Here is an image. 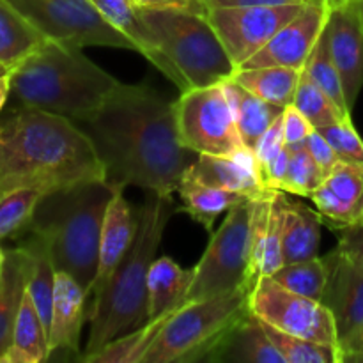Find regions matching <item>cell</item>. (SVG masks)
<instances>
[{
  "label": "cell",
  "mask_w": 363,
  "mask_h": 363,
  "mask_svg": "<svg viewBox=\"0 0 363 363\" xmlns=\"http://www.w3.org/2000/svg\"><path fill=\"white\" fill-rule=\"evenodd\" d=\"M318 0H202L206 11L216 7H257V6H291V4H308Z\"/></svg>",
  "instance_id": "f6af8a7d"
},
{
  "label": "cell",
  "mask_w": 363,
  "mask_h": 363,
  "mask_svg": "<svg viewBox=\"0 0 363 363\" xmlns=\"http://www.w3.org/2000/svg\"><path fill=\"white\" fill-rule=\"evenodd\" d=\"M174 311L165 312V314L158 315L155 319H149L145 325L138 326L133 332L126 333L123 337H117L116 340L106 344L103 350L92 357L85 358V363H142L147 351L151 350L152 344L158 339L160 332L163 330L165 323L169 321L170 315L176 312Z\"/></svg>",
  "instance_id": "1f68e13d"
},
{
  "label": "cell",
  "mask_w": 363,
  "mask_h": 363,
  "mask_svg": "<svg viewBox=\"0 0 363 363\" xmlns=\"http://www.w3.org/2000/svg\"><path fill=\"white\" fill-rule=\"evenodd\" d=\"M301 71L282 66L236 67L233 78L252 94L272 105L286 108L294 99Z\"/></svg>",
  "instance_id": "f1b7e54d"
},
{
  "label": "cell",
  "mask_w": 363,
  "mask_h": 363,
  "mask_svg": "<svg viewBox=\"0 0 363 363\" xmlns=\"http://www.w3.org/2000/svg\"><path fill=\"white\" fill-rule=\"evenodd\" d=\"M138 13L188 89L209 87L233 77L236 66L206 14L140 7Z\"/></svg>",
  "instance_id": "52a82bcc"
},
{
  "label": "cell",
  "mask_w": 363,
  "mask_h": 363,
  "mask_svg": "<svg viewBox=\"0 0 363 363\" xmlns=\"http://www.w3.org/2000/svg\"><path fill=\"white\" fill-rule=\"evenodd\" d=\"M301 71L314 84H318L344 112L351 113L350 105L346 101V94H344V85L342 80H340L339 69H337L335 62L332 59V53H330L328 38H326L325 28H323L321 35H319L318 43H315L314 50H312L311 57L307 59Z\"/></svg>",
  "instance_id": "d590c367"
},
{
  "label": "cell",
  "mask_w": 363,
  "mask_h": 363,
  "mask_svg": "<svg viewBox=\"0 0 363 363\" xmlns=\"http://www.w3.org/2000/svg\"><path fill=\"white\" fill-rule=\"evenodd\" d=\"M91 2L98 7L99 13L117 30L128 35L137 45L138 53H142L156 69L162 71L181 92L188 91V84L184 82V78L177 73L174 64L167 59L165 53L156 45L155 38H152V32L149 30L145 21L142 20L140 13H138V7L131 0H91Z\"/></svg>",
  "instance_id": "44dd1931"
},
{
  "label": "cell",
  "mask_w": 363,
  "mask_h": 363,
  "mask_svg": "<svg viewBox=\"0 0 363 363\" xmlns=\"http://www.w3.org/2000/svg\"><path fill=\"white\" fill-rule=\"evenodd\" d=\"M91 179H106V170L74 121L30 106L0 117V195L20 188L48 194Z\"/></svg>",
  "instance_id": "7a4b0ae2"
},
{
  "label": "cell",
  "mask_w": 363,
  "mask_h": 363,
  "mask_svg": "<svg viewBox=\"0 0 363 363\" xmlns=\"http://www.w3.org/2000/svg\"><path fill=\"white\" fill-rule=\"evenodd\" d=\"M4 261H6V252H4L2 247H0V268H2Z\"/></svg>",
  "instance_id": "f907efd6"
},
{
  "label": "cell",
  "mask_w": 363,
  "mask_h": 363,
  "mask_svg": "<svg viewBox=\"0 0 363 363\" xmlns=\"http://www.w3.org/2000/svg\"><path fill=\"white\" fill-rule=\"evenodd\" d=\"M318 2L323 4V6H326L330 9V7L340 6V4H346V2H350V0H318Z\"/></svg>",
  "instance_id": "7dc6e473"
},
{
  "label": "cell",
  "mask_w": 363,
  "mask_h": 363,
  "mask_svg": "<svg viewBox=\"0 0 363 363\" xmlns=\"http://www.w3.org/2000/svg\"><path fill=\"white\" fill-rule=\"evenodd\" d=\"M354 4H357L358 13H360V18H362V25H363V0H354Z\"/></svg>",
  "instance_id": "c3c4849f"
},
{
  "label": "cell",
  "mask_w": 363,
  "mask_h": 363,
  "mask_svg": "<svg viewBox=\"0 0 363 363\" xmlns=\"http://www.w3.org/2000/svg\"><path fill=\"white\" fill-rule=\"evenodd\" d=\"M46 39L85 46H110L138 52L128 35L117 30L91 0H6Z\"/></svg>",
  "instance_id": "9c48e42d"
},
{
  "label": "cell",
  "mask_w": 363,
  "mask_h": 363,
  "mask_svg": "<svg viewBox=\"0 0 363 363\" xmlns=\"http://www.w3.org/2000/svg\"><path fill=\"white\" fill-rule=\"evenodd\" d=\"M21 247L27 250L30 257V268H28L27 291L41 315L43 323L46 326V332H50V321H52V305H53V289H55V275L57 268L53 264L52 254L38 234L30 233V238L21 243Z\"/></svg>",
  "instance_id": "f546056e"
},
{
  "label": "cell",
  "mask_w": 363,
  "mask_h": 363,
  "mask_svg": "<svg viewBox=\"0 0 363 363\" xmlns=\"http://www.w3.org/2000/svg\"><path fill=\"white\" fill-rule=\"evenodd\" d=\"M272 279L293 293L321 301L328 279V268L325 259L318 255L307 261L286 262L282 268L273 273Z\"/></svg>",
  "instance_id": "836d02e7"
},
{
  "label": "cell",
  "mask_w": 363,
  "mask_h": 363,
  "mask_svg": "<svg viewBox=\"0 0 363 363\" xmlns=\"http://www.w3.org/2000/svg\"><path fill=\"white\" fill-rule=\"evenodd\" d=\"M325 30L346 101L353 110L363 87V25L354 0L330 7Z\"/></svg>",
  "instance_id": "9a60e30c"
},
{
  "label": "cell",
  "mask_w": 363,
  "mask_h": 363,
  "mask_svg": "<svg viewBox=\"0 0 363 363\" xmlns=\"http://www.w3.org/2000/svg\"><path fill=\"white\" fill-rule=\"evenodd\" d=\"M123 82L92 62L80 46L46 39L11 71V94L21 106L80 123L103 105Z\"/></svg>",
  "instance_id": "277c9868"
},
{
  "label": "cell",
  "mask_w": 363,
  "mask_h": 363,
  "mask_svg": "<svg viewBox=\"0 0 363 363\" xmlns=\"http://www.w3.org/2000/svg\"><path fill=\"white\" fill-rule=\"evenodd\" d=\"M194 275V268H181L169 255L156 257L147 275L149 319H155L165 312L183 307L188 301Z\"/></svg>",
  "instance_id": "cb8c5ba5"
},
{
  "label": "cell",
  "mask_w": 363,
  "mask_h": 363,
  "mask_svg": "<svg viewBox=\"0 0 363 363\" xmlns=\"http://www.w3.org/2000/svg\"><path fill=\"white\" fill-rule=\"evenodd\" d=\"M250 218L252 201L227 211L218 230L211 234L201 261L194 266L188 301L206 300L250 287Z\"/></svg>",
  "instance_id": "ba28073f"
},
{
  "label": "cell",
  "mask_w": 363,
  "mask_h": 363,
  "mask_svg": "<svg viewBox=\"0 0 363 363\" xmlns=\"http://www.w3.org/2000/svg\"><path fill=\"white\" fill-rule=\"evenodd\" d=\"M135 234H137V215H133L130 202L124 197V188L116 184V190L106 208L105 220H103L98 273H96L92 294L98 293L108 282L112 273L116 272L126 252L133 245Z\"/></svg>",
  "instance_id": "ffe728a7"
},
{
  "label": "cell",
  "mask_w": 363,
  "mask_h": 363,
  "mask_svg": "<svg viewBox=\"0 0 363 363\" xmlns=\"http://www.w3.org/2000/svg\"><path fill=\"white\" fill-rule=\"evenodd\" d=\"M323 216L301 202L282 195V247L286 262L307 261L319 255Z\"/></svg>",
  "instance_id": "603a6c76"
},
{
  "label": "cell",
  "mask_w": 363,
  "mask_h": 363,
  "mask_svg": "<svg viewBox=\"0 0 363 363\" xmlns=\"http://www.w3.org/2000/svg\"><path fill=\"white\" fill-rule=\"evenodd\" d=\"M206 363H284V358L269 340L261 319L250 311L230 328Z\"/></svg>",
  "instance_id": "7402d4cb"
},
{
  "label": "cell",
  "mask_w": 363,
  "mask_h": 363,
  "mask_svg": "<svg viewBox=\"0 0 363 363\" xmlns=\"http://www.w3.org/2000/svg\"><path fill=\"white\" fill-rule=\"evenodd\" d=\"M282 195L272 190L252 201L250 218V284L272 277L286 264L282 247Z\"/></svg>",
  "instance_id": "2e32d148"
},
{
  "label": "cell",
  "mask_w": 363,
  "mask_h": 363,
  "mask_svg": "<svg viewBox=\"0 0 363 363\" xmlns=\"http://www.w3.org/2000/svg\"><path fill=\"white\" fill-rule=\"evenodd\" d=\"M305 145H307L312 160H314L319 172H321L323 179H325V177L330 176L332 170L339 165L340 162L339 156H337V152L333 151L332 145L328 144V140H326L318 130H314L311 135H308V138L305 140Z\"/></svg>",
  "instance_id": "60d3db41"
},
{
  "label": "cell",
  "mask_w": 363,
  "mask_h": 363,
  "mask_svg": "<svg viewBox=\"0 0 363 363\" xmlns=\"http://www.w3.org/2000/svg\"><path fill=\"white\" fill-rule=\"evenodd\" d=\"M11 96V73L6 77H0V112L6 106L7 99Z\"/></svg>",
  "instance_id": "bcb514c9"
},
{
  "label": "cell",
  "mask_w": 363,
  "mask_h": 363,
  "mask_svg": "<svg viewBox=\"0 0 363 363\" xmlns=\"http://www.w3.org/2000/svg\"><path fill=\"white\" fill-rule=\"evenodd\" d=\"M284 113V112H282ZM286 137H284V119L282 116L264 131V133L259 137V140L255 142V145L252 147L255 158H257L259 170L264 163H268L273 156L279 155L284 147H286Z\"/></svg>",
  "instance_id": "ab89813d"
},
{
  "label": "cell",
  "mask_w": 363,
  "mask_h": 363,
  "mask_svg": "<svg viewBox=\"0 0 363 363\" xmlns=\"http://www.w3.org/2000/svg\"><path fill=\"white\" fill-rule=\"evenodd\" d=\"M11 71H13V69H9V67H6V66H2V64H0V77H6V74H9Z\"/></svg>",
  "instance_id": "681fc988"
},
{
  "label": "cell",
  "mask_w": 363,
  "mask_h": 363,
  "mask_svg": "<svg viewBox=\"0 0 363 363\" xmlns=\"http://www.w3.org/2000/svg\"><path fill=\"white\" fill-rule=\"evenodd\" d=\"M262 325L273 346L284 358V363H339V354L333 347L280 332L266 323Z\"/></svg>",
  "instance_id": "8d00e7d4"
},
{
  "label": "cell",
  "mask_w": 363,
  "mask_h": 363,
  "mask_svg": "<svg viewBox=\"0 0 363 363\" xmlns=\"http://www.w3.org/2000/svg\"><path fill=\"white\" fill-rule=\"evenodd\" d=\"M89 293L69 273L57 272L53 289L52 321H50V358L55 353H73L82 358V328L87 315Z\"/></svg>",
  "instance_id": "ac0fdd59"
},
{
  "label": "cell",
  "mask_w": 363,
  "mask_h": 363,
  "mask_svg": "<svg viewBox=\"0 0 363 363\" xmlns=\"http://www.w3.org/2000/svg\"><path fill=\"white\" fill-rule=\"evenodd\" d=\"M323 183V176L312 160L305 142L289 145V165L282 191L298 197H308Z\"/></svg>",
  "instance_id": "74e56055"
},
{
  "label": "cell",
  "mask_w": 363,
  "mask_h": 363,
  "mask_svg": "<svg viewBox=\"0 0 363 363\" xmlns=\"http://www.w3.org/2000/svg\"><path fill=\"white\" fill-rule=\"evenodd\" d=\"M179 140L195 155L234 156L247 149L222 84L194 87L176 99Z\"/></svg>",
  "instance_id": "30bf717a"
},
{
  "label": "cell",
  "mask_w": 363,
  "mask_h": 363,
  "mask_svg": "<svg viewBox=\"0 0 363 363\" xmlns=\"http://www.w3.org/2000/svg\"><path fill=\"white\" fill-rule=\"evenodd\" d=\"M282 119H284V137H286L287 145L305 142L308 138V135L315 130V128L308 123L307 117H305L303 113L293 105V103L284 108Z\"/></svg>",
  "instance_id": "7bdbcfd3"
},
{
  "label": "cell",
  "mask_w": 363,
  "mask_h": 363,
  "mask_svg": "<svg viewBox=\"0 0 363 363\" xmlns=\"http://www.w3.org/2000/svg\"><path fill=\"white\" fill-rule=\"evenodd\" d=\"M326 16V6L319 2L305 4L300 13L269 39L268 45L240 67L282 66L301 71L325 28Z\"/></svg>",
  "instance_id": "5bb4252c"
},
{
  "label": "cell",
  "mask_w": 363,
  "mask_h": 363,
  "mask_svg": "<svg viewBox=\"0 0 363 363\" xmlns=\"http://www.w3.org/2000/svg\"><path fill=\"white\" fill-rule=\"evenodd\" d=\"M45 35L14 11L6 0H0V64L14 69L28 55L35 52Z\"/></svg>",
  "instance_id": "4dcf8cb0"
},
{
  "label": "cell",
  "mask_w": 363,
  "mask_h": 363,
  "mask_svg": "<svg viewBox=\"0 0 363 363\" xmlns=\"http://www.w3.org/2000/svg\"><path fill=\"white\" fill-rule=\"evenodd\" d=\"M45 191L20 188L0 195V241L28 233Z\"/></svg>",
  "instance_id": "d6a6232c"
},
{
  "label": "cell",
  "mask_w": 363,
  "mask_h": 363,
  "mask_svg": "<svg viewBox=\"0 0 363 363\" xmlns=\"http://www.w3.org/2000/svg\"><path fill=\"white\" fill-rule=\"evenodd\" d=\"M50 360L48 332L32 301L25 291L13 330V342L0 363H43Z\"/></svg>",
  "instance_id": "4316f807"
},
{
  "label": "cell",
  "mask_w": 363,
  "mask_h": 363,
  "mask_svg": "<svg viewBox=\"0 0 363 363\" xmlns=\"http://www.w3.org/2000/svg\"><path fill=\"white\" fill-rule=\"evenodd\" d=\"M362 218H363V216H362Z\"/></svg>",
  "instance_id": "816d5d0a"
},
{
  "label": "cell",
  "mask_w": 363,
  "mask_h": 363,
  "mask_svg": "<svg viewBox=\"0 0 363 363\" xmlns=\"http://www.w3.org/2000/svg\"><path fill=\"white\" fill-rule=\"evenodd\" d=\"M222 87L229 98L241 138L252 149L255 142L259 140V137L282 116L284 108L252 94L243 85L238 84L233 77L223 80Z\"/></svg>",
  "instance_id": "83f0119b"
},
{
  "label": "cell",
  "mask_w": 363,
  "mask_h": 363,
  "mask_svg": "<svg viewBox=\"0 0 363 363\" xmlns=\"http://www.w3.org/2000/svg\"><path fill=\"white\" fill-rule=\"evenodd\" d=\"M140 9H181L206 14L202 0H131Z\"/></svg>",
  "instance_id": "ee69618b"
},
{
  "label": "cell",
  "mask_w": 363,
  "mask_h": 363,
  "mask_svg": "<svg viewBox=\"0 0 363 363\" xmlns=\"http://www.w3.org/2000/svg\"><path fill=\"white\" fill-rule=\"evenodd\" d=\"M318 131L328 140L340 162L363 163V140L358 131L354 130L351 117L319 128Z\"/></svg>",
  "instance_id": "f35d334b"
},
{
  "label": "cell",
  "mask_w": 363,
  "mask_h": 363,
  "mask_svg": "<svg viewBox=\"0 0 363 363\" xmlns=\"http://www.w3.org/2000/svg\"><path fill=\"white\" fill-rule=\"evenodd\" d=\"M250 311L266 325L330 346L339 354L333 315L321 301L301 296L277 284L272 277H259L250 289Z\"/></svg>",
  "instance_id": "8fae6325"
},
{
  "label": "cell",
  "mask_w": 363,
  "mask_h": 363,
  "mask_svg": "<svg viewBox=\"0 0 363 363\" xmlns=\"http://www.w3.org/2000/svg\"><path fill=\"white\" fill-rule=\"evenodd\" d=\"M77 124L91 138L106 179L123 188L174 195L199 156L181 144L176 103L147 84H121L99 108Z\"/></svg>",
  "instance_id": "6da1fadb"
},
{
  "label": "cell",
  "mask_w": 363,
  "mask_h": 363,
  "mask_svg": "<svg viewBox=\"0 0 363 363\" xmlns=\"http://www.w3.org/2000/svg\"><path fill=\"white\" fill-rule=\"evenodd\" d=\"M293 105L307 117L308 123H311L315 130L351 117V113L344 112V110L340 108V106L337 105V103L333 101L318 84H314L303 71H301L296 92H294Z\"/></svg>",
  "instance_id": "e575fe53"
},
{
  "label": "cell",
  "mask_w": 363,
  "mask_h": 363,
  "mask_svg": "<svg viewBox=\"0 0 363 363\" xmlns=\"http://www.w3.org/2000/svg\"><path fill=\"white\" fill-rule=\"evenodd\" d=\"M172 195L145 191L137 211V234L108 282L94 293L89 312L87 342L80 360L92 357L108 342L133 332L149 321L147 275L162 245L163 234L176 213Z\"/></svg>",
  "instance_id": "3957f363"
},
{
  "label": "cell",
  "mask_w": 363,
  "mask_h": 363,
  "mask_svg": "<svg viewBox=\"0 0 363 363\" xmlns=\"http://www.w3.org/2000/svg\"><path fill=\"white\" fill-rule=\"evenodd\" d=\"M311 199L332 229L353 225L363 216V163L339 162Z\"/></svg>",
  "instance_id": "e0dca14e"
},
{
  "label": "cell",
  "mask_w": 363,
  "mask_h": 363,
  "mask_svg": "<svg viewBox=\"0 0 363 363\" xmlns=\"http://www.w3.org/2000/svg\"><path fill=\"white\" fill-rule=\"evenodd\" d=\"M335 250L363 269V218L353 225L340 229L339 245Z\"/></svg>",
  "instance_id": "b9f144b4"
},
{
  "label": "cell",
  "mask_w": 363,
  "mask_h": 363,
  "mask_svg": "<svg viewBox=\"0 0 363 363\" xmlns=\"http://www.w3.org/2000/svg\"><path fill=\"white\" fill-rule=\"evenodd\" d=\"M325 259L328 268L321 303L332 312L339 342V363L357 342L363 330V269L339 252H330Z\"/></svg>",
  "instance_id": "4fadbf2b"
},
{
  "label": "cell",
  "mask_w": 363,
  "mask_h": 363,
  "mask_svg": "<svg viewBox=\"0 0 363 363\" xmlns=\"http://www.w3.org/2000/svg\"><path fill=\"white\" fill-rule=\"evenodd\" d=\"M177 194L183 202V208H179L177 211H184L194 222L201 223L209 233H211L215 220L222 213H227L234 206L252 201L247 195H241L238 191L204 183L197 176H194L190 169L184 172Z\"/></svg>",
  "instance_id": "d4e9b609"
},
{
  "label": "cell",
  "mask_w": 363,
  "mask_h": 363,
  "mask_svg": "<svg viewBox=\"0 0 363 363\" xmlns=\"http://www.w3.org/2000/svg\"><path fill=\"white\" fill-rule=\"evenodd\" d=\"M116 184L91 179L48 191L39 201L28 233L46 241L57 272L69 273L92 294L98 273L103 220Z\"/></svg>",
  "instance_id": "5b68a950"
},
{
  "label": "cell",
  "mask_w": 363,
  "mask_h": 363,
  "mask_svg": "<svg viewBox=\"0 0 363 363\" xmlns=\"http://www.w3.org/2000/svg\"><path fill=\"white\" fill-rule=\"evenodd\" d=\"M247 314H250V287L186 301L170 315L142 363L208 362L223 337Z\"/></svg>",
  "instance_id": "8992f818"
},
{
  "label": "cell",
  "mask_w": 363,
  "mask_h": 363,
  "mask_svg": "<svg viewBox=\"0 0 363 363\" xmlns=\"http://www.w3.org/2000/svg\"><path fill=\"white\" fill-rule=\"evenodd\" d=\"M28 268L30 257L21 245L6 252V261L0 268V358L13 342L14 323L27 291Z\"/></svg>",
  "instance_id": "484cf974"
},
{
  "label": "cell",
  "mask_w": 363,
  "mask_h": 363,
  "mask_svg": "<svg viewBox=\"0 0 363 363\" xmlns=\"http://www.w3.org/2000/svg\"><path fill=\"white\" fill-rule=\"evenodd\" d=\"M188 169L204 183L238 191L252 201L264 197L268 191H272L262 183L257 158L250 147L234 156L199 155Z\"/></svg>",
  "instance_id": "d6986e66"
},
{
  "label": "cell",
  "mask_w": 363,
  "mask_h": 363,
  "mask_svg": "<svg viewBox=\"0 0 363 363\" xmlns=\"http://www.w3.org/2000/svg\"><path fill=\"white\" fill-rule=\"evenodd\" d=\"M305 4L257 7H216L206 18L218 34L234 66H243L269 39L293 20Z\"/></svg>",
  "instance_id": "7c38bea8"
}]
</instances>
